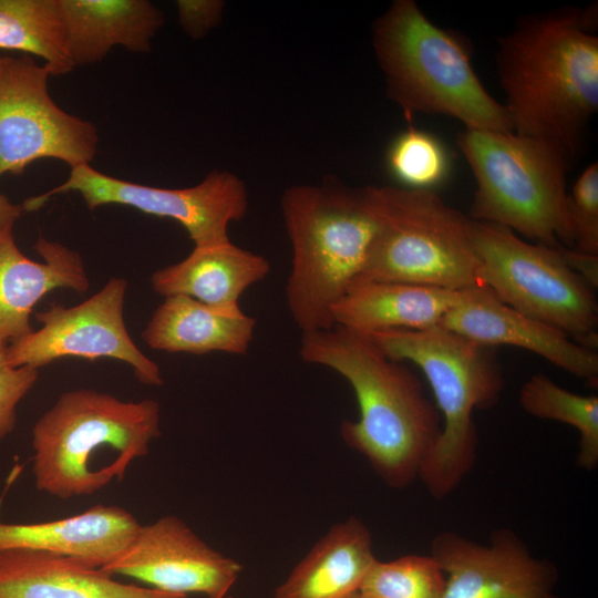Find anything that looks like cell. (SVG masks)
I'll list each match as a JSON object with an SVG mask.
<instances>
[{"label":"cell","mask_w":598,"mask_h":598,"mask_svg":"<svg viewBox=\"0 0 598 598\" xmlns=\"http://www.w3.org/2000/svg\"><path fill=\"white\" fill-rule=\"evenodd\" d=\"M597 4L522 17L498 40L496 65L513 132L571 164L598 111Z\"/></svg>","instance_id":"1"},{"label":"cell","mask_w":598,"mask_h":598,"mask_svg":"<svg viewBox=\"0 0 598 598\" xmlns=\"http://www.w3.org/2000/svg\"><path fill=\"white\" fill-rule=\"evenodd\" d=\"M301 360L329 368L351 385L359 419L340 425L343 442L384 483L404 488L419 477L442 431V417L420 379L368 336L341 326L301 333Z\"/></svg>","instance_id":"2"},{"label":"cell","mask_w":598,"mask_h":598,"mask_svg":"<svg viewBox=\"0 0 598 598\" xmlns=\"http://www.w3.org/2000/svg\"><path fill=\"white\" fill-rule=\"evenodd\" d=\"M281 213L292 248L290 317L301 333L330 329L332 309L360 278L378 229L372 188L334 177L295 185L281 196Z\"/></svg>","instance_id":"3"},{"label":"cell","mask_w":598,"mask_h":598,"mask_svg":"<svg viewBox=\"0 0 598 598\" xmlns=\"http://www.w3.org/2000/svg\"><path fill=\"white\" fill-rule=\"evenodd\" d=\"M161 434L157 401H122L93 389L62 393L32 427L35 487L61 499L122 481Z\"/></svg>","instance_id":"4"},{"label":"cell","mask_w":598,"mask_h":598,"mask_svg":"<svg viewBox=\"0 0 598 598\" xmlns=\"http://www.w3.org/2000/svg\"><path fill=\"white\" fill-rule=\"evenodd\" d=\"M386 94L406 120L453 117L465 130L513 132L503 103L484 87L466 39L432 22L414 0H394L372 24Z\"/></svg>","instance_id":"5"},{"label":"cell","mask_w":598,"mask_h":598,"mask_svg":"<svg viewBox=\"0 0 598 598\" xmlns=\"http://www.w3.org/2000/svg\"><path fill=\"white\" fill-rule=\"evenodd\" d=\"M368 337L392 360L417 365L431 385L442 431L419 478L434 498H443L476 461L478 439L473 411L495 405L504 389L496 355L491 348L442 327L384 330Z\"/></svg>","instance_id":"6"},{"label":"cell","mask_w":598,"mask_h":598,"mask_svg":"<svg viewBox=\"0 0 598 598\" xmlns=\"http://www.w3.org/2000/svg\"><path fill=\"white\" fill-rule=\"evenodd\" d=\"M456 142L476 184L471 219L554 249L573 248L566 190L570 163L559 150L514 132L464 128Z\"/></svg>","instance_id":"7"},{"label":"cell","mask_w":598,"mask_h":598,"mask_svg":"<svg viewBox=\"0 0 598 598\" xmlns=\"http://www.w3.org/2000/svg\"><path fill=\"white\" fill-rule=\"evenodd\" d=\"M378 229L360 280L461 291L483 286L474 220L434 190L371 186ZM355 281V282H357Z\"/></svg>","instance_id":"8"},{"label":"cell","mask_w":598,"mask_h":598,"mask_svg":"<svg viewBox=\"0 0 598 598\" xmlns=\"http://www.w3.org/2000/svg\"><path fill=\"white\" fill-rule=\"evenodd\" d=\"M473 243L482 280L502 302L597 351L595 289L566 264L560 247L532 244L504 226L475 220Z\"/></svg>","instance_id":"9"},{"label":"cell","mask_w":598,"mask_h":598,"mask_svg":"<svg viewBox=\"0 0 598 598\" xmlns=\"http://www.w3.org/2000/svg\"><path fill=\"white\" fill-rule=\"evenodd\" d=\"M69 192L81 194L91 210L117 204L174 219L186 229L194 247L229 241V225L243 219L248 210L246 184L228 171L210 172L192 187L161 188L109 176L90 164L72 167L63 184L28 198L23 210L39 209L52 196Z\"/></svg>","instance_id":"10"},{"label":"cell","mask_w":598,"mask_h":598,"mask_svg":"<svg viewBox=\"0 0 598 598\" xmlns=\"http://www.w3.org/2000/svg\"><path fill=\"white\" fill-rule=\"evenodd\" d=\"M50 75L30 55L0 58V177L21 174L40 158L60 159L72 168L95 156L96 127L55 104Z\"/></svg>","instance_id":"11"},{"label":"cell","mask_w":598,"mask_h":598,"mask_svg":"<svg viewBox=\"0 0 598 598\" xmlns=\"http://www.w3.org/2000/svg\"><path fill=\"white\" fill-rule=\"evenodd\" d=\"M127 281L111 278L103 288L83 302L65 307L54 303L37 312L39 330L10 342L6 361L13 368L39 369L64 357L89 360L112 358L127 363L145 385L164 383L159 367L134 343L124 322Z\"/></svg>","instance_id":"12"},{"label":"cell","mask_w":598,"mask_h":598,"mask_svg":"<svg viewBox=\"0 0 598 598\" xmlns=\"http://www.w3.org/2000/svg\"><path fill=\"white\" fill-rule=\"evenodd\" d=\"M101 569L169 594L220 598L228 595L243 566L210 547L184 520L166 515L141 524L126 548Z\"/></svg>","instance_id":"13"},{"label":"cell","mask_w":598,"mask_h":598,"mask_svg":"<svg viewBox=\"0 0 598 598\" xmlns=\"http://www.w3.org/2000/svg\"><path fill=\"white\" fill-rule=\"evenodd\" d=\"M431 556L446 575L443 598H557L556 567L535 558L513 530H495L489 545L443 532Z\"/></svg>","instance_id":"14"},{"label":"cell","mask_w":598,"mask_h":598,"mask_svg":"<svg viewBox=\"0 0 598 598\" xmlns=\"http://www.w3.org/2000/svg\"><path fill=\"white\" fill-rule=\"evenodd\" d=\"M440 327L484 347L513 346L538 354L564 371L598 383V354L559 329L502 302L485 285L461 290Z\"/></svg>","instance_id":"15"},{"label":"cell","mask_w":598,"mask_h":598,"mask_svg":"<svg viewBox=\"0 0 598 598\" xmlns=\"http://www.w3.org/2000/svg\"><path fill=\"white\" fill-rule=\"evenodd\" d=\"M12 231L0 235V344L4 346L33 331L32 309L48 292L65 288L83 293L90 287L79 252L41 236L34 249L43 262L34 261L20 251Z\"/></svg>","instance_id":"16"},{"label":"cell","mask_w":598,"mask_h":598,"mask_svg":"<svg viewBox=\"0 0 598 598\" xmlns=\"http://www.w3.org/2000/svg\"><path fill=\"white\" fill-rule=\"evenodd\" d=\"M141 524L117 505H95L78 515L39 523H0V549H30L102 568L120 555Z\"/></svg>","instance_id":"17"},{"label":"cell","mask_w":598,"mask_h":598,"mask_svg":"<svg viewBox=\"0 0 598 598\" xmlns=\"http://www.w3.org/2000/svg\"><path fill=\"white\" fill-rule=\"evenodd\" d=\"M0 598H188L124 584L79 559L30 549H0Z\"/></svg>","instance_id":"18"},{"label":"cell","mask_w":598,"mask_h":598,"mask_svg":"<svg viewBox=\"0 0 598 598\" xmlns=\"http://www.w3.org/2000/svg\"><path fill=\"white\" fill-rule=\"evenodd\" d=\"M270 272L269 260L230 240L194 247L183 260L155 271L152 288L164 296H187L227 313L241 312L240 296Z\"/></svg>","instance_id":"19"},{"label":"cell","mask_w":598,"mask_h":598,"mask_svg":"<svg viewBox=\"0 0 598 598\" xmlns=\"http://www.w3.org/2000/svg\"><path fill=\"white\" fill-rule=\"evenodd\" d=\"M461 291L384 280L354 282L332 309L334 326L361 334L440 327Z\"/></svg>","instance_id":"20"},{"label":"cell","mask_w":598,"mask_h":598,"mask_svg":"<svg viewBox=\"0 0 598 598\" xmlns=\"http://www.w3.org/2000/svg\"><path fill=\"white\" fill-rule=\"evenodd\" d=\"M59 7L74 68L103 60L117 45L147 52L164 24L148 0H59Z\"/></svg>","instance_id":"21"},{"label":"cell","mask_w":598,"mask_h":598,"mask_svg":"<svg viewBox=\"0 0 598 598\" xmlns=\"http://www.w3.org/2000/svg\"><path fill=\"white\" fill-rule=\"evenodd\" d=\"M377 560L368 527L350 517L334 524L280 584L274 598H350Z\"/></svg>","instance_id":"22"},{"label":"cell","mask_w":598,"mask_h":598,"mask_svg":"<svg viewBox=\"0 0 598 598\" xmlns=\"http://www.w3.org/2000/svg\"><path fill=\"white\" fill-rule=\"evenodd\" d=\"M256 323L244 311L227 313L177 295L164 298L142 331V338L152 349L165 352L245 355Z\"/></svg>","instance_id":"23"},{"label":"cell","mask_w":598,"mask_h":598,"mask_svg":"<svg viewBox=\"0 0 598 598\" xmlns=\"http://www.w3.org/2000/svg\"><path fill=\"white\" fill-rule=\"evenodd\" d=\"M0 49L42 58L51 75L74 69L59 0H0Z\"/></svg>","instance_id":"24"},{"label":"cell","mask_w":598,"mask_h":598,"mask_svg":"<svg viewBox=\"0 0 598 598\" xmlns=\"http://www.w3.org/2000/svg\"><path fill=\"white\" fill-rule=\"evenodd\" d=\"M520 406L530 415L559 421L580 433L577 465L592 471L598 464V396L573 393L543 373L532 375L519 392Z\"/></svg>","instance_id":"25"},{"label":"cell","mask_w":598,"mask_h":598,"mask_svg":"<svg viewBox=\"0 0 598 598\" xmlns=\"http://www.w3.org/2000/svg\"><path fill=\"white\" fill-rule=\"evenodd\" d=\"M445 575L432 556L375 560L359 592L368 598H443Z\"/></svg>","instance_id":"26"},{"label":"cell","mask_w":598,"mask_h":598,"mask_svg":"<svg viewBox=\"0 0 598 598\" xmlns=\"http://www.w3.org/2000/svg\"><path fill=\"white\" fill-rule=\"evenodd\" d=\"M386 165L401 187L431 190L445 179L450 169L447 153L440 141L412 127L392 141Z\"/></svg>","instance_id":"27"},{"label":"cell","mask_w":598,"mask_h":598,"mask_svg":"<svg viewBox=\"0 0 598 598\" xmlns=\"http://www.w3.org/2000/svg\"><path fill=\"white\" fill-rule=\"evenodd\" d=\"M568 218L573 249L598 255V164L591 163L579 175L568 194Z\"/></svg>","instance_id":"28"},{"label":"cell","mask_w":598,"mask_h":598,"mask_svg":"<svg viewBox=\"0 0 598 598\" xmlns=\"http://www.w3.org/2000/svg\"><path fill=\"white\" fill-rule=\"evenodd\" d=\"M6 348L7 346L0 344V442L14 430L17 406L39 378V369L9 365L6 361Z\"/></svg>","instance_id":"29"},{"label":"cell","mask_w":598,"mask_h":598,"mask_svg":"<svg viewBox=\"0 0 598 598\" xmlns=\"http://www.w3.org/2000/svg\"><path fill=\"white\" fill-rule=\"evenodd\" d=\"M176 7L182 29L192 39L198 40L220 23L225 2L220 0H178Z\"/></svg>","instance_id":"30"},{"label":"cell","mask_w":598,"mask_h":598,"mask_svg":"<svg viewBox=\"0 0 598 598\" xmlns=\"http://www.w3.org/2000/svg\"><path fill=\"white\" fill-rule=\"evenodd\" d=\"M559 252L566 264L591 288L598 287V255H589L573 248L560 247Z\"/></svg>","instance_id":"31"},{"label":"cell","mask_w":598,"mask_h":598,"mask_svg":"<svg viewBox=\"0 0 598 598\" xmlns=\"http://www.w3.org/2000/svg\"><path fill=\"white\" fill-rule=\"evenodd\" d=\"M23 212L22 205L13 204L8 197L0 193V235L13 230L16 221Z\"/></svg>","instance_id":"32"},{"label":"cell","mask_w":598,"mask_h":598,"mask_svg":"<svg viewBox=\"0 0 598 598\" xmlns=\"http://www.w3.org/2000/svg\"><path fill=\"white\" fill-rule=\"evenodd\" d=\"M350 598H368V597H364V596L361 595L360 592H357V594H354L353 596H351Z\"/></svg>","instance_id":"33"},{"label":"cell","mask_w":598,"mask_h":598,"mask_svg":"<svg viewBox=\"0 0 598 598\" xmlns=\"http://www.w3.org/2000/svg\"><path fill=\"white\" fill-rule=\"evenodd\" d=\"M220 598H233L231 596L227 595L225 597H220Z\"/></svg>","instance_id":"34"}]
</instances>
